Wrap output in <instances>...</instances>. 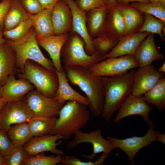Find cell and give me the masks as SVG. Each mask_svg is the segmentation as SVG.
<instances>
[{
  "mask_svg": "<svg viewBox=\"0 0 165 165\" xmlns=\"http://www.w3.org/2000/svg\"><path fill=\"white\" fill-rule=\"evenodd\" d=\"M63 67L68 80L78 86L86 95L90 113L95 117L101 116L105 103L102 77L92 75L89 69L83 67Z\"/></svg>",
  "mask_w": 165,
  "mask_h": 165,
  "instance_id": "obj_1",
  "label": "cell"
},
{
  "mask_svg": "<svg viewBox=\"0 0 165 165\" xmlns=\"http://www.w3.org/2000/svg\"><path fill=\"white\" fill-rule=\"evenodd\" d=\"M135 72L134 69L121 75L102 77L105 103L101 117L107 122L118 110L125 98L131 94Z\"/></svg>",
  "mask_w": 165,
  "mask_h": 165,
  "instance_id": "obj_2",
  "label": "cell"
},
{
  "mask_svg": "<svg viewBox=\"0 0 165 165\" xmlns=\"http://www.w3.org/2000/svg\"><path fill=\"white\" fill-rule=\"evenodd\" d=\"M82 103L67 101L60 110L55 125L49 133L59 134L68 140L85 127L90 120V112Z\"/></svg>",
  "mask_w": 165,
  "mask_h": 165,
  "instance_id": "obj_3",
  "label": "cell"
},
{
  "mask_svg": "<svg viewBox=\"0 0 165 165\" xmlns=\"http://www.w3.org/2000/svg\"><path fill=\"white\" fill-rule=\"evenodd\" d=\"M5 43L14 51L16 68H19L21 72L24 70L26 62L30 60L48 69L55 70L52 61L46 58L40 50L32 27L21 38L14 41L8 40L6 41Z\"/></svg>",
  "mask_w": 165,
  "mask_h": 165,
  "instance_id": "obj_4",
  "label": "cell"
},
{
  "mask_svg": "<svg viewBox=\"0 0 165 165\" xmlns=\"http://www.w3.org/2000/svg\"><path fill=\"white\" fill-rule=\"evenodd\" d=\"M61 56L66 67L79 66L90 69L94 65L103 60L98 52L88 54L85 49V42L76 33L71 32L63 45Z\"/></svg>",
  "mask_w": 165,
  "mask_h": 165,
  "instance_id": "obj_5",
  "label": "cell"
},
{
  "mask_svg": "<svg viewBox=\"0 0 165 165\" xmlns=\"http://www.w3.org/2000/svg\"><path fill=\"white\" fill-rule=\"evenodd\" d=\"M27 61L19 78L27 80L36 90L50 97H53L58 85V78L55 70L48 69L38 64Z\"/></svg>",
  "mask_w": 165,
  "mask_h": 165,
  "instance_id": "obj_6",
  "label": "cell"
},
{
  "mask_svg": "<svg viewBox=\"0 0 165 165\" xmlns=\"http://www.w3.org/2000/svg\"><path fill=\"white\" fill-rule=\"evenodd\" d=\"M139 67L133 55L109 57L94 65L90 69L91 74L101 77L118 76Z\"/></svg>",
  "mask_w": 165,
  "mask_h": 165,
  "instance_id": "obj_7",
  "label": "cell"
},
{
  "mask_svg": "<svg viewBox=\"0 0 165 165\" xmlns=\"http://www.w3.org/2000/svg\"><path fill=\"white\" fill-rule=\"evenodd\" d=\"M148 124L149 128L143 136H135L123 139L115 138L110 136L107 137V139L116 148H119L126 154L131 165H134V157L141 149L157 140L160 132L155 130L152 121Z\"/></svg>",
  "mask_w": 165,
  "mask_h": 165,
  "instance_id": "obj_8",
  "label": "cell"
},
{
  "mask_svg": "<svg viewBox=\"0 0 165 165\" xmlns=\"http://www.w3.org/2000/svg\"><path fill=\"white\" fill-rule=\"evenodd\" d=\"M34 116L25 101L7 102L0 113V130L7 133L13 125L28 123Z\"/></svg>",
  "mask_w": 165,
  "mask_h": 165,
  "instance_id": "obj_9",
  "label": "cell"
},
{
  "mask_svg": "<svg viewBox=\"0 0 165 165\" xmlns=\"http://www.w3.org/2000/svg\"><path fill=\"white\" fill-rule=\"evenodd\" d=\"M73 139L68 144V150L75 148L82 143H90L93 146V152L90 155H84L83 157L90 160L95 158L97 154L101 153L111 154L116 148L113 145L108 139L103 138L100 129L86 133L80 130L74 135Z\"/></svg>",
  "mask_w": 165,
  "mask_h": 165,
  "instance_id": "obj_10",
  "label": "cell"
},
{
  "mask_svg": "<svg viewBox=\"0 0 165 165\" xmlns=\"http://www.w3.org/2000/svg\"><path fill=\"white\" fill-rule=\"evenodd\" d=\"M25 101L34 116L48 117L58 116L65 103H60L34 90L27 94Z\"/></svg>",
  "mask_w": 165,
  "mask_h": 165,
  "instance_id": "obj_11",
  "label": "cell"
},
{
  "mask_svg": "<svg viewBox=\"0 0 165 165\" xmlns=\"http://www.w3.org/2000/svg\"><path fill=\"white\" fill-rule=\"evenodd\" d=\"M153 108V107L146 103L143 95L130 94L125 98L121 105L114 123H117L128 116L138 115L148 123L152 121L149 116Z\"/></svg>",
  "mask_w": 165,
  "mask_h": 165,
  "instance_id": "obj_12",
  "label": "cell"
},
{
  "mask_svg": "<svg viewBox=\"0 0 165 165\" xmlns=\"http://www.w3.org/2000/svg\"><path fill=\"white\" fill-rule=\"evenodd\" d=\"M62 139H64V138L59 134H47L34 137L24 145L23 148L30 155L50 152L56 155L62 156L64 154L63 151L57 148Z\"/></svg>",
  "mask_w": 165,
  "mask_h": 165,
  "instance_id": "obj_13",
  "label": "cell"
},
{
  "mask_svg": "<svg viewBox=\"0 0 165 165\" xmlns=\"http://www.w3.org/2000/svg\"><path fill=\"white\" fill-rule=\"evenodd\" d=\"M70 8L72 15L71 32L76 33L83 40L86 53L92 55L96 52L89 36L86 27V12L80 10L74 0H64Z\"/></svg>",
  "mask_w": 165,
  "mask_h": 165,
  "instance_id": "obj_14",
  "label": "cell"
},
{
  "mask_svg": "<svg viewBox=\"0 0 165 165\" xmlns=\"http://www.w3.org/2000/svg\"><path fill=\"white\" fill-rule=\"evenodd\" d=\"M164 74L159 72L154 66L139 68L134 75L131 94L143 95L151 89Z\"/></svg>",
  "mask_w": 165,
  "mask_h": 165,
  "instance_id": "obj_15",
  "label": "cell"
},
{
  "mask_svg": "<svg viewBox=\"0 0 165 165\" xmlns=\"http://www.w3.org/2000/svg\"><path fill=\"white\" fill-rule=\"evenodd\" d=\"M51 19L55 35L69 33L72 30V15L68 6L60 0L51 10Z\"/></svg>",
  "mask_w": 165,
  "mask_h": 165,
  "instance_id": "obj_16",
  "label": "cell"
},
{
  "mask_svg": "<svg viewBox=\"0 0 165 165\" xmlns=\"http://www.w3.org/2000/svg\"><path fill=\"white\" fill-rule=\"evenodd\" d=\"M149 34L139 32L125 35L119 39L112 51L103 57V60L109 57L134 56L140 44Z\"/></svg>",
  "mask_w": 165,
  "mask_h": 165,
  "instance_id": "obj_17",
  "label": "cell"
},
{
  "mask_svg": "<svg viewBox=\"0 0 165 165\" xmlns=\"http://www.w3.org/2000/svg\"><path fill=\"white\" fill-rule=\"evenodd\" d=\"M2 87V97L7 102L22 100L35 88L27 80L22 78L16 79L15 75H10Z\"/></svg>",
  "mask_w": 165,
  "mask_h": 165,
  "instance_id": "obj_18",
  "label": "cell"
},
{
  "mask_svg": "<svg viewBox=\"0 0 165 165\" xmlns=\"http://www.w3.org/2000/svg\"><path fill=\"white\" fill-rule=\"evenodd\" d=\"M69 34V33L54 35L37 39L38 45L48 53L55 69L58 71L64 70L61 63V54L62 48Z\"/></svg>",
  "mask_w": 165,
  "mask_h": 165,
  "instance_id": "obj_19",
  "label": "cell"
},
{
  "mask_svg": "<svg viewBox=\"0 0 165 165\" xmlns=\"http://www.w3.org/2000/svg\"><path fill=\"white\" fill-rule=\"evenodd\" d=\"M134 56L139 64V68L151 65L154 61L162 60L164 55L157 50L155 43L154 34L149 33L141 42Z\"/></svg>",
  "mask_w": 165,
  "mask_h": 165,
  "instance_id": "obj_20",
  "label": "cell"
},
{
  "mask_svg": "<svg viewBox=\"0 0 165 165\" xmlns=\"http://www.w3.org/2000/svg\"><path fill=\"white\" fill-rule=\"evenodd\" d=\"M55 71L58 79V85L56 93L53 98L61 103H65L67 101H74L88 106L89 104L88 99L70 86L64 69L60 72L55 69Z\"/></svg>",
  "mask_w": 165,
  "mask_h": 165,
  "instance_id": "obj_21",
  "label": "cell"
},
{
  "mask_svg": "<svg viewBox=\"0 0 165 165\" xmlns=\"http://www.w3.org/2000/svg\"><path fill=\"white\" fill-rule=\"evenodd\" d=\"M109 11L108 8L105 6L86 12L87 29L92 39L104 32Z\"/></svg>",
  "mask_w": 165,
  "mask_h": 165,
  "instance_id": "obj_22",
  "label": "cell"
},
{
  "mask_svg": "<svg viewBox=\"0 0 165 165\" xmlns=\"http://www.w3.org/2000/svg\"><path fill=\"white\" fill-rule=\"evenodd\" d=\"M51 13V10L42 9L35 14L28 13L37 39L54 35Z\"/></svg>",
  "mask_w": 165,
  "mask_h": 165,
  "instance_id": "obj_23",
  "label": "cell"
},
{
  "mask_svg": "<svg viewBox=\"0 0 165 165\" xmlns=\"http://www.w3.org/2000/svg\"><path fill=\"white\" fill-rule=\"evenodd\" d=\"M16 68L13 50L5 43L0 46V87L10 75H15Z\"/></svg>",
  "mask_w": 165,
  "mask_h": 165,
  "instance_id": "obj_24",
  "label": "cell"
},
{
  "mask_svg": "<svg viewBox=\"0 0 165 165\" xmlns=\"http://www.w3.org/2000/svg\"><path fill=\"white\" fill-rule=\"evenodd\" d=\"M104 32L119 40L127 35L125 24L118 4L109 10Z\"/></svg>",
  "mask_w": 165,
  "mask_h": 165,
  "instance_id": "obj_25",
  "label": "cell"
},
{
  "mask_svg": "<svg viewBox=\"0 0 165 165\" xmlns=\"http://www.w3.org/2000/svg\"><path fill=\"white\" fill-rule=\"evenodd\" d=\"M28 18V13L19 0H12L10 6L4 20V31L13 28Z\"/></svg>",
  "mask_w": 165,
  "mask_h": 165,
  "instance_id": "obj_26",
  "label": "cell"
},
{
  "mask_svg": "<svg viewBox=\"0 0 165 165\" xmlns=\"http://www.w3.org/2000/svg\"><path fill=\"white\" fill-rule=\"evenodd\" d=\"M148 104L154 105L161 111L165 109V77L161 78L155 85L144 94Z\"/></svg>",
  "mask_w": 165,
  "mask_h": 165,
  "instance_id": "obj_27",
  "label": "cell"
},
{
  "mask_svg": "<svg viewBox=\"0 0 165 165\" xmlns=\"http://www.w3.org/2000/svg\"><path fill=\"white\" fill-rule=\"evenodd\" d=\"M7 134L15 148L23 147L32 136L28 123H23L13 125Z\"/></svg>",
  "mask_w": 165,
  "mask_h": 165,
  "instance_id": "obj_28",
  "label": "cell"
},
{
  "mask_svg": "<svg viewBox=\"0 0 165 165\" xmlns=\"http://www.w3.org/2000/svg\"><path fill=\"white\" fill-rule=\"evenodd\" d=\"M57 119L56 117H33L28 123L33 137L49 134Z\"/></svg>",
  "mask_w": 165,
  "mask_h": 165,
  "instance_id": "obj_29",
  "label": "cell"
},
{
  "mask_svg": "<svg viewBox=\"0 0 165 165\" xmlns=\"http://www.w3.org/2000/svg\"><path fill=\"white\" fill-rule=\"evenodd\" d=\"M118 6L125 22L127 34L140 24L142 16L140 12L129 4Z\"/></svg>",
  "mask_w": 165,
  "mask_h": 165,
  "instance_id": "obj_30",
  "label": "cell"
},
{
  "mask_svg": "<svg viewBox=\"0 0 165 165\" xmlns=\"http://www.w3.org/2000/svg\"><path fill=\"white\" fill-rule=\"evenodd\" d=\"M119 40L104 32L98 36L92 38V41L96 52L103 57L114 48Z\"/></svg>",
  "mask_w": 165,
  "mask_h": 165,
  "instance_id": "obj_31",
  "label": "cell"
},
{
  "mask_svg": "<svg viewBox=\"0 0 165 165\" xmlns=\"http://www.w3.org/2000/svg\"><path fill=\"white\" fill-rule=\"evenodd\" d=\"M145 16L144 23L139 29V32L157 34L164 41L163 30L165 22L149 14H145Z\"/></svg>",
  "mask_w": 165,
  "mask_h": 165,
  "instance_id": "obj_32",
  "label": "cell"
},
{
  "mask_svg": "<svg viewBox=\"0 0 165 165\" xmlns=\"http://www.w3.org/2000/svg\"><path fill=\"white\" fill-rule=\"evenodd\" d=\"M130 6L140 12L151 15L165 22V7L158 2H133Z\"/></svg>",
  "mask_w": 165,
  "mask_h": 165,
  "instance_id": "obj_33",
  "label": "cell"
},
{
  "mask_svg": "<svg viewBox=\"0 0 165 165\" xmlns=\"http://www.w3.org/2000/svg\"><path fill=\"white\" fill-rule=\"evenodd\" d=\"M61 156H47L43 152L34 155H28L24 165H56L61 162Z\"/></svg>",
  "mask_w": 165,
  "mask_h": 165,
  "instance_id": "obj_34",
  "label": "cell"
},
{
  "mask_svg": "<svg viewBox=\"0 0 165 165\" xmlns=\"http://www.w3.org/2000/svg\"><path fill=\"white\" fill-rule=\"evenodd\" d=\"M32 28L31 22L28 18L13 28L4 31L3 35L8 40H17L25 35Z\"/></svg>",
  "mask_w": 165,
  "mask_h": 165,
  "instance_id": "obj_35",
  "label": "cell"
},
{
  "mask_svg": "<svg viewBox=\"0 0 165 165\" xmlns=\"http://www.w3.org/2000/svg\"><path fill=\"white\" fill-rule=\"evenodd\" d=\"M110 154L103 153L101 156L95 161L84 162L74 156L65 155L61 156V163L64 165H102Z\"/></svg>",
  "mask_w": 165,
  "mask_h": 165,
  "instance_id": "obj_36",
  "label": "cell"
},
{
  "mask_svg": "<svg viewBox=\"0 0 165 165\" xmlns=\"http://www.w3.org/2000/svg\"><path fill=\"white\" fill-rule=\"evenodd\" d=\"M28 154L23 147L15 148L8 155L5 156V165H24Z\"/></svg>",
  "mask_w": 165,
  "mask_h": 165,
  "instance_id": "obj_37",
  "label": "cell"
},
{
  "mask_svg": "<svg viewBox=\"0 0 165 165\" xmlns=\"http://www.w3.org/2000/svg\"><path fill=\"white\" fill-rule=\"evenodd\" d=\"M14 148L7 133L0 130V153L4 157L9 155Z\"/></svg>",
  "mask_w": 165,
  "mask_h": 165,
  "instance_id": "obj_38",
  "label": "cell"
},
{
  "mask_svg": "<svg viewBox=\"0 0 165 165\" xmlns=\"http://www.w3.org/2000/svg\"><path fill=\"white\" fill-rule=\"evenodd\" d=\"M75 2L78 8L86 12L105 6L102 0H76Z\"/></svg>",
  "mask_w": 165,
  "mask_h": 165,
  "instance_id": "obj_39",
  "label": "cell"
},
{
  "mask_svg": "<svg viewBox=\"0 0 165 165\" xmlns=\"http://www.w3.org/2000/svg\"><path fill=\"white\" fill-rule=\"evenodd\" d=\"M23 8L28 13L35 14L42 9L38 0H19Z\"/></svg>",
  "mask_w": 165,
  "mask_h": 165,
  "instance_id": "obj_40",
  "label": "cell"
},
{
  "mask_svg": "<svg viewBox=\"0 0 165 165\" xmlns=\"http://www.w3.org/2000/svg\"><path fill=\"white\" fill-rule=\"evenodd\" d=\"M12 0H4L0 2V26H3L5 17L11 4Z\"/></svg>",
  "mask_w": 165,
  "mask_h": 165,
  "instance_id": "obj_41",
  "label": "cell"
},
{
  "mask_svg": "<svg viewBox=\"0 0 165 165\" xmlns=\"http://www.w3.org/2000/svg\"><path fill=\"white\" fill-rule=\"evenodd\" d=\"M60 0H38L42 9L51 10Z\"/></svg>",
  "mask_w": 165,
  "mask_h": 165,
  "instance_id": "obj_42",
  "label": "cell"
},
{
  "mask_svg": "<svg viewBox=\"0 0 165 165\" xmlns=\"http://www.w3.org/2000/svg\"><path fill=\"white\" fill-rule=\"evenodd\" d=\"M117 4L120 5L128 4L130 2H137L144 3L150 2L149 0H117Z\"/></svg>",
  "mask_w": 165,
  "mask_h": 165,
  "instance_id": "obj_43",
  "label": "cell"
},
{
  "mask_svg": "<svg viewBox=\"0 0 165 165\" xmlns=\"http://www.w3.org/2000/svg\"><path fill=\"white\" fill-rule=\"evenodd\" d=\"M109 10L113 9L117 5V0H102Z\"/></svg>",
  "mask_w": 165,
  "mask_h": 165,
  "instance_id": "obj_44",
  "label": "cell"
},
{
  "mask_svg": "<svg viewBox=\"0 0 165 165\" xmlns=\"http://www.w3.org/2000/svg\"><path fill=\"white\" fill-rule=\"evenodd\" d=\"M2 27L0 26V46L5 44L6 41L3 37V32L2 31Z\"/></svg>",
  "mask_w": 165,
  "mask_h": 165,
  "instance_id": "obj_45",
  "label": "cell"
},
{
  "mask_svg": "<svg viewBox=\"0 0 165 165\" xmlns=\"http://www.w3.org/2000/svg\"><path fill=\"white\" fill-rule=\"evenodd\" d=\"M7 103V101L2 96H0V113L2 110Z\"/></svg>",
  "mask_w": 165,
  "mask_h": 165,
  "instance_id": "obj_46",
  "label": "cell"
},
{
  "mask_svg": "<svg viewBox=\"0 0 165 165\" xmlns=\"http://www.w3.org/2000/svg\"><path fill=\"white\" fill-rule=\"evenodd\" d=\"M157 141H159L164 144H165V134L159 133Z\"/></svg>",
  "mask_w": 165,
  "mask_h": 165,
  "instance_id": "obj_47",
  "label": "cell"
},
{
  "mask_svg": "<svg viewBox=\"0 0 165 165\" xmlns=\"http://www.w3.org/2000/svg\"><path fill=\"white\" fill-rule=\"evenodd\" d=\"M157 71L161 73H164L165 72V63L163 64L158 69Z\"/></svg>",
  "mask_w": 165,
  "mask_h": 165,
  "instance_id": "obj_48",
  "label": "cell"
},
{
  "mask_svg": "<svg viewBox=\"0 0 165 165\" xmlns=\"http://www.w3.org/2000/svg\"><path fill=\"white\" fill-rule=\"evenodd\" d=\"M0 165H5L4 157L0 153Z\"/></svg>",
  "mask_w": 165,
  "mask_h": 165,
  "instance_id": "obj_49",
  "label": "cell"
},
{
  "mask_svg": "<svg viewBox=\"0 0 165 165\" xmlns=\"http://www.w3.org/2000/svg\"><path fill=\"white\" fill-rule=\"evenodd\" d=\"M157 2L161 6L165 7V0H158Z\"/></svg>",
  "mask_w": 165,
  "mask_h": 165,
  "instance_id": "obj_50",
  "label": "cell"
},
{
  "mask_svg": "<svg viewBox=\"0 0 165 165\" xmlns=\"http://www.w3.org/2000/svg\"><path fill=\"white\" fill-rule=\"evenodd\" d=\"M151 3L157 2L158 0H149Z\"/></svg>",
  "mask_w": 165,
  "mask_h": 165,
  "instance_id": "obj_51",
  "label": "cell"
},
{
  "mask_svg": "<svg viewBox=\"0 0 165 165\" xmlns=\"http://www.w3.org/2000/svg\"><path fill=\"white\" fill-rule=\"evenodd\" d=\"M2 87H0V96H2Z\"/></svg>",
  "mask_w": 165,
  "mask_h": 165,
  "instance_id": "obj_52",
  "label": "cell"
},
{
  "mask_svg": "<svg viewBox=\"0 0 165 165\" xmlns=\"http://www.w3.org/2000/svg\"><path fill=\"white\" fill-rule=\"evenodd\" d=\"M3 0H1L2 1H3Z\"/></svg>",
  "mask_w": 165,
  "mask_h": 165,
  "instance_id": "obj_53",
  "label": "cell"
}]
</instances>
